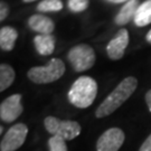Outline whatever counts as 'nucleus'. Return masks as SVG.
I'll return each instance as SVG.
<instances>
[{
  "instance_id": "obj_1",
  "label": "nucleus",
  "mask_w": 151,
  "mask_h": 151,
  "mask_svg": "<svg viewBox=\"0 0 151 151\" xmlns=\"http://www.w3.org/2000/svg\"><path fill=\"white\" fill-rule=\"evenodd\" d=\"M137 86H138V80L134 76L125 77L99 105L95 112L96 118L99 119L105 118L113 113L114 111H116L133 94V92L137 90Z\"/></svg>"
},
{
  "instance_id": "obj_2",
  "label": "nucleus",
  "mask_w": 151,
  "mask_h": 151,
  "mask_svg": "<svg viewBox=\"0 0 151 151\" xmlns=\"http://www.w3.org/2000/svg\"><path fill=\"white\" fill-rule=\"evenodd\" d=\"M97 94V83L90 76H81L70 86L67 97L70 104L78 109L91 106Z\"/></svg>"
},
{
  "instance_id": "obj_3",
  "label": "nucleus",
  "mask_w": 151,
  "mask_h": 151,
  "mask_svg": "<svg viewBox=\"0 0 151 151\" xmlns=\"http://www.w3.org/2000/svg\"><path fill=\"white\" fill-rule=\"evenodd\" d=\"M65 73V64L60 58H52L45 66H35L28 70L27 76L36 84H48L60 80Z\"/></svg>"
},
{
  "instance_id": "obj_4",
  "label": "nucleus",
  "mask_w": 151,
  "mask_h": 151,
  "mask_svg": "<svg viewBox=\"0 0 151 151\" xmlns=\"http://www.w3.org/2000/svg\"><path fill=\"white\" fill-rule=\"evenodd\" d=\"M95 52L90 45L80 44L72 47L67 54V60L75 72L90 70L95 64Z\"/></svg>"
},
{
  "instance_id": "obj_5",
  "label": "nucleus",
  "mask_w": 151,
  "mask_h": 151,
  "mask_svg": "<svg viewBox=\"0 0 151 151\" xmlns=\"http://www.w3.org/2000/svg\"><path fill=\"white\" fill-rule=\"evenodd\" d=\"M44 125L52 135H57L66 140H73L81 133V125L76 121L60 120L55 116H47L44 120Z\"/></svg>"
},
{
  "instance_id": "obj_6",
  "label": "nucleus",
  "mask_w": 151,
  "mask_h": 151,
  "mask_svg": "<svg viewBox=\"0 0 151 151\" xmlns=\"http://www.w3.org/2000/svg\"><path fill=\"white\" fill-rule=\"evenodd\" d=\"M28 134V128L26 124L17 123L12 125L6 132L0 143L1 151H16L24 145Z\"/></svg>"
},
{
  "instance_id": "obj_7",
  "label": "nucleus",
  "mask_w": 151,
  "mask_h": 151,
  "mask_svg": "<svg viewBox=\"0 0 151 151\" xmlns=\"http://www.w3.org/2000/svg\"><path fill=\"white\" fill-rule=\"evenodd\" d=\"M124 132L119 128H111L103 132L96 142L97 151H119L124 142Z\"/></svg>"
},
{
  "instance_id": "obj_8",
  "label": "nucleus",
  "mask_w": 151,
  "mask_h": 151,
  "mask_svg": "<svg viewBox=\"0 0 151 151\" xmlns=\"http://www.w3.org/2000/svg\"><path fill=\"white\" fill-rule=\"evenodd\" d=\"M24 111L22 104V95L14 94L2 101L0 105V119L4 122L10 123L17 120Z\"/></svg>"
},
{
  "instance_id": "obj_9",
  "label": "nucleus",
  "mask_w": 151,
  "mask_h": 151,
  "mask_svg": "<svg viewBox=\"0 0 151 151\" xmlns=\"http://www.w3.org/2000/svg\"><path fill=\"white\" fill-rule=\"evenodd\" d=\"M129 45V32L125 28L120 29L106 46L108 56L113 60H121Z\"/></svg>"
},
{
  "instance_id": "obj_10",
  "label": "nucleus",
  "mask_w": 151,
  "mask_h": 151,
  "mask_svg": "<svg viewBox=\"0 0 151 151\" xmlns=\"http://www.w3.org/2000/svg\"><path fill=\"white\" fill-rule=\"evenodd\" d=\"M28 26L34 32H38V35H52L55 29L54 22L44 15H32L28 19Z\"/></svg>"
},
{
  "instance_id": "obj_11",
  "label": "nucleus",
  "mask_w": 151,
  "mask_h": 151,
  "mask_svg": "<svg viewBox=\"0 0 151 151\" xmlns=\"http://www.w3.org/2000/svg\"><path fill=\"white\" fill-rule=\"evenodd\" d=\"M139 0H129L128 2H125L118 15L114 17V22L119 26H124L127 24H129L132 19H134L135 12L139 8Z\"/></svg>"
},
{
  "instance_id": "obj_12",
  "label": "nucleus",
  "mask_w": 151,
  "mask_h": 151,
  "mask_svg": "<svg viewBox=\"0 0 151 151\" xmlns=\"http://www.w3.org/2000/svg\"><path fill=\"white\" fill-rule=\"evenodd\" d=\"M55 43L56 39L55 36L52 35H37L34 38V45L39 55L48 56L54 53Z\"/></svg>"
},
{
  "instance_id": "obj_13",
  "label": "nucleus",
  "mask_w": 151,
  "mask_h": 151,
  "mask_svg": "<svg viewBox=\"0 0 151 151\" xmlns=\"http://www.w3.org/2000/svg\"><path fill=\"white\" fill-rule=\"evenodd\" d=\"M18 38V32L11 26H4L0 29V48L5 52H10L15 47Z\"/></svg>"
},
{
  "instance_id": "obj_14",
  "label": "nucleus",
  "mask_w": 151,
  "mask_h": 151,
  "mask_svg": "<svg viewBox=\"0 0 151 151\" xmlns=\"http://www.w3.org/2000/svg\"><path fill=\"white\" fill-rule=\"evenodd\" d=\"M133 22L138 27H145L151 24V0H146L139 6Z\"/></svg>"
},
{
  "instance_id": "obj_15",
  "label": "nucleus",
  "mask_w": 151,
  "mask_h": 151,
  "mask_svg": "<svg viewBox=\"0 0 151 151\" xmlns=\"http://www.w3.org/2000/svg\"><path fill=\"white\" fill-rule=\"evenodd\" d=\"M15 70L8 64L0 65V91L4 92L15 81Z\"/></svg>"
},
{
  "instance_id": "obj_16",
  "label": "nucleus",
  "mask_w": 151,
  "mask_h": 151,
  "mask_svg": "<svg viewBox=\"0 0 151 151\" xmlns=\"http://www.w3.org/2000/svg\"><path fill=\"white\" fill-rule=\"evenodd\" d=\"M62 0H42L37 5V10L40 12H55L63 9Z\"/></svg>"
},
{
  "instance_id": "obj_17",
  "label": "nucleus",
  "mask_w": 151,
  "mask_h": 151,
  "mask_svg": "<svg viewBox=\"0 0 151 151\" xmlns=\"http://www.w3.org/2000/svg\"><path fill=\"white\" fill-rule=\"evenodd\" d=\"M48 148L49 151H67L65 140L57 135H53L48 139Z\"/></svg>"
},
{
  "instance_id": "obj_18",
  "label": "nucleus",
  "mask_w": 151,
  "mask_h": 151,
  "mask_svg": "<svg viewBox=\"0 0 151 151\" xmlns=\"http://www.w3.org/2000/svg\"><path fill=\"white\" fill-rule=\"evenodd\" d=\"M90 0H68L67 7L73 12H83L88 8Z\"/></svg>"
},
{
  "instance_id": "obj_19",
  "label": "nucleus",
  "mask_w": 151,
  "mask_h": 151,
  "mask_svg": "<svg viewBox=\"0 0 151 151\" xmlns=\"http://www.w3.org/2000/svg\"><path fill=\"white\" fill-rule=\"evenodd\" d=\"M9 11H10L9 5L5 1H1L0 2V20L1 22H5V19L9 15Z\"/></svg>"
},
{
  "instance_id": "obj_20",
  "label": "nucleus",
  "mask_w": 151,
  "mask_h": 151,
  "mask_svg": "<svg viewBox=\"0 0 151 151\" xmlns=\"http://www.w3.org/2000/svg\"><path fill=\"white\" fill-rule=\"evenodd\" d=\"M139 151H151V134L145 140L142 146L140 147Z\"/></svg>"
},
{
  "instance_id": "obj_21",
  "label": "nucleus",
  "mask_w": 151,
  "mask_h": 151,
  "mask_svg": "<svg viewBox=\"0 0 151 151\" xmlns=\"http://www.w3.org/2000/svg\"><path fill=\"white\" fill-rule=\"evenodd\" d=\"M146 103H147V105H148V109L150 110V112H151V90H149V91L146 93Z\"/></svg>"
},
{
  "instance_id": "obj_22",
  "label": "nucleus",
  "mask_w": 151,
  "mask_h": 151,
  "mask_svg": "<svg viewBox=\"0 0 151 151\" xmlns=\"http://www.w3.org/2000/svg\"><path fill=\"white\" fill-rule=\"evenodd\" d=\"M108 1L112 4H123V2H128L129 0H108Z\"/></svg>"
},
{
  "instance_id": "obj_23",
  "label": "nucleus",
  "mask_w": 151,
  "mask_h": 151,
  "mask_svg": "<svg viewBox=\"0 0 151 151\" xmlns=\"http://www.w3.org/2000/svg\"><path fill=\"white\" fill-rule=\"evenodd\" d=\"M146 39H147V42H148V43L151 44V29H150V30H149V32L147 34Z\"/></svg>"
},
{
  "instance_id": "obj_24",
  "label": "nucleus",
  "mask_w": 151,
  "mask_h": 151,
  "mask_svg": "<svg viewBox=\"0 0 151 151\" xmlns=\"http://www.w3.org/2000/svg\"><path fill=\"white\" fill-rule=\"evenodd\" d=\"M24 2H26V4H29V2H32V1H36V0H22Z\"/></svg>"
}]
</instances>
